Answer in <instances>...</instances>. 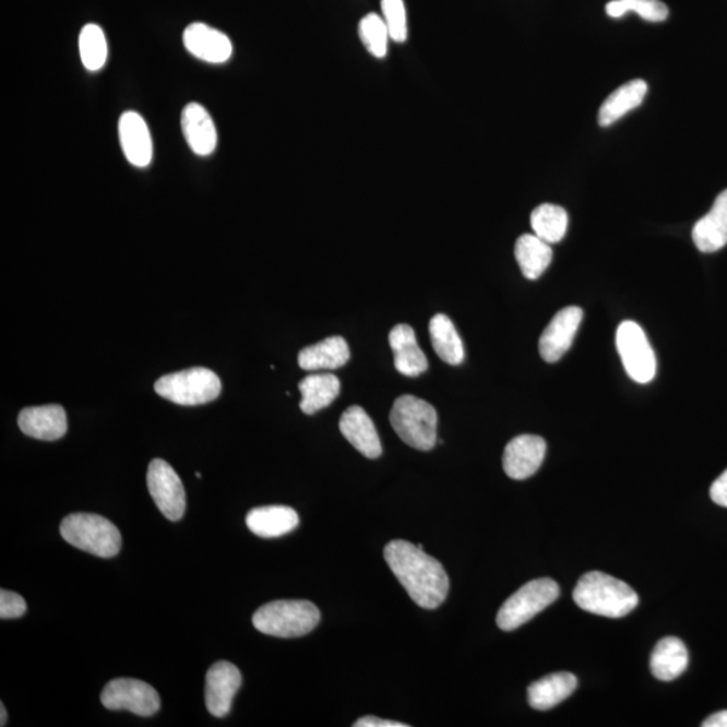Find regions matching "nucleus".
<instances>
[{
    "instance_id": "obj_1",
    "label": "nucleus",
    "mask_w": 727,
    "mask_h": 727,
    "mask_svg": "<svg viewBox=\"0 0 727 727\" xmlns=\"http://www.w3.org/2000/svg\"><path fill=\"white\" fill-rule=\"evenodd\" d=\"M384 558L408 596L420 608L436 609L446 599L450 588L446 571L437 559L427 556L422 546L392 540L384 548Z\"/></svg>"
},
{
    "instance_id": "obj_2",
    "label": "nucleus",
    "mask_w": 727,
    "mask_h": 727,
    "mask_svg": "<svg viewBox=\"0 0 727 727\" xmlns=\"http://www.w3.org/2000/svg\"><path fill=\"white\" fill-rule=\"evenodd\" d=\"M573 598L582 610L609 619H621L639 604L637 593L631 586L601 571H591L582 576Z\"/></svg>"
},
{
    "instance_id": "obj_3",
    "label": "nucleus",
    "mask_w": 727,
    "mask_h": 727,
    "mask_svg": "<svg viewBox=\"0 0 727 727\" xmlns=\"http://www.w3.org/2000/svg\"><path fill=\"white\" fill-rule=\"evenodd\" d=\"M321 613L313 603L283 599L259 608L252 617L253 627L269 636L301 637L319 625Z\"/></svg>"
},
{
    "instance_id": "obj_4",
    "label": "nucleus",
    "mask_w": 727,
    "mask_h": 727,
    "mask_svg": "<svg viewBox=\"0 0 727 727\" xmlns=\"http://www.w3.org/2000/svg\"><path fill=\"white\" fill-rule=\"evenodd\" d=\"M390 420L396 434L408 446L420 452H430L436 448L438 414L430 403L413 395L397 397Z\"/></svg>"
},
{
    "instance_id": "obj_5",
    "label": "nucleus",
    "mask_w": 727,
    "mask_h": 727,
    "mask_svg": "<svg viewBox=\"0 0 727 727\" xmlns=\"http://www.w3.org/2000/svg\"><path fill=\"white\" fill-rule=\"evenodd\" d=\"M60 533L69 545L95 557L112 558L120 551L117 525L94 513H72L63 519Z\"/></svg>"
},
{
    "instance_id": "obj_6",
    "label": "nucleus",
    "mask_w": 727,
    "mask_h": 727,
    "mask_svg": "<svg viewBox=\"0 0 727 727\" xmlns=\"http://www.w3.org/2000/svg\"><path fill=\"white\" fill-rule=\"evenodd\" d=\"M157 394L180 406H199L217 400L222 382L217 374L206 368H190L187 371L165 374L154 386Z\"/></svg>"
},
{
    "instance_id": "obj_7",
    "label": "nucleus",
    "mask_w": 727,
    "mask_h": 727,
    "mask_svg": "<svg viewBox=\"0 0 727 727\" xmlns=\"http://www.w3.org/2000/svg\"><path fill=\"white\" fill-rule=\"evenodd\" d=\"M558 597L559 586L556 581L548 579L529 581L506 599L496 621L503 631H515L556 603Z\"/></svg>"
},
{
    "instance_id": "obj_8",
    "label": "nucleus",
    "mask_w": 727,
    "mask_h": 727,
    "mask_svg": "<svg viewBox=\"0 0 727 727\" xmlns=\"http://www.w3.org/2000/svg\"><path fill=\"white\" fill-rule=\"evenodd\" d=\"M616 345L629 378L640 384L651 383L656 374V357L642 326L634 321L622 322Z\"/></svg>"
},
{
    "instance_id": "obj_9",
    "label": "nucleus",
    "mask_w": 727,
    "mask_h": 727,
    "mask_svg": "<svg viewBox=\"0 0 727 727\" xmlns=\"http://www.w3.org/2000/svg\"><path fill=\"white\" fill-rule=\"evenodd\" d=\"M102 703L108 710H127V712L152 717L160 707L157 690L142 680L119 678L109 682L102 692Z\"/></svg>"
},
{
    "instance_id": "obj_10",
    "label": "nucleus",
    "mask_w": 727,
    "mask_h": 727,
    "mask_svg": "<svg viewBox=\"0 0 727 727\" xmlns=\"http://www.w3.org/2000/svg\"><path fill=\"white\" fill-rule=\"evenodd\" d=\"M147 487L159 511L171 522L181 521L187 510V493L181 478L164 460H153L148 465Z\"/></svg>"
},
{
    "instance_id": "obj_11",
    "label": "nucleus",
    "mask_w": 727,
    "mask_h": 727,
    "mask_svg": "<svg viewBox=\"0 0 727 727\" xmlns=\"http://www.w3.org/2000/svg\"><path fill=\"white\" fill-rule=\"evenodd\" d=\"M584 319V311L576 306H570L558 311L552 321L548 323L539 342L541 359L547 362H557L562 359L565 351L573 345L574 337Z\"/></svg>"
},
{
    "instance_id": "obj_12",
    "label": "nucleus",
    "mask_w": 727,
    "mask_h": 727,
    "mask_svg": "<svg viewBox=\"0 0 727 727\" xmlns=\"http://www.w3.org/2000/svg\"><path fill=\"white\" fill-rule=\"evenodd\" d=\"M242 682L239 668L229 662H218L206 674L205 702L207 712L217 718L228 715L234 698Z\"/></svg>"
},
{
    "instance_id": "obj_13",
    "label": "nucleus",
    "mask_w": 727,
    "mask_h": 727,
    "mask_svg": "<svg viewBox=\"0 0 727 727\" xmlns=\"http://www.w3.org/2000/svg\"><path fill=\"white\" fill-rule=\"evenodd\" d=\"M547 444L538 436H519L506 444L503 455V467L508 477L513 480H525L534 476L544 464Z\"/></svg>"
},
{
    "instance_id": "obj_14",
    "label": "nucleus",
    "mask_w": 727,
    "mask_h": 727,
    "mask_svg": "<svg viewBox=\"0 0 727 727\" xmlns=\"http://www.w3.org/2000/svg\"><path fill=\"white\" fill-rule=\"evenodd\" d=\"M183 45L190 55L211 63L227 62L234 53L230 39L205 23H192L184 28Z\"/></svg>"
},
{
    "instance_id": "obj_15",
    "label": "nucleus",
    "mask_w": 727,
    "mask_h": 727,
    "mask_svg": "<svg viewBox=\"0 0 727 727\" xmlns=\"http://www.w3.org/2000/svg\"><path fill=\"white\" fill-rule=\"evenodd\" d=\"M19 425L23 434L39 441L60 440L68 431L67 413L59 404L22 409Z\"/></svg>"
},
{
    "instance_id": "obj_16",
    "label": "nucleus",
    "mask_w": 727,
    "mask_h": 727,
    "mask_svg": "<svg viewBox=\"0 0 727 727\" xmlns=\"http://www.w3.org/2000/svg\"><path fill=\"white\" fill-rule=\"evenodd\" d=\"M339 431L364 457L374 460L382 455L383 448L377 427L362 407L346 408L339 418Z\"/></svg>"
},
{
    "instance_id": "obj_17",
    "label": "nucleus",
    "mask_w": 727,
    "mask_h": 727,
    "mask_svg": "<svg viewBox=\"0 0 727 727\" xmlns=\"http://www.w3.org/2000/svg\"><path fill=\"white\" fill-rule=\"evenodd\" d=\"M119 140L131 165L146 167L153 159V141L146 121L136 112H126L119 120Z\"/></svg>"
},
{
    "instance_id": "obj_18",
    "label": "nucleus",
    "mask_w": 727,
    "mask_h": 727,
    "mask_svg": "<svg viewBox=\"0 0 727 727\" xmlns=\"http://www.w3.org/2000/svg\"><path fill=\"white\" fill-rule=\"evenodd\" d=\"M181 126L184 140L194 154L206 157L215 152L217 131L210 112L199 103H190L183 108Z\"/></svg>"
},
{
    "instance_id": "obj_19",
    "label": "nucleus",
    "mask_w": 727,
    "mask_h": 727,
    "mask_svg": "<svg viewBox=\"0 0 727 727\" xmlns=\"http://www.w3.org/2000/svg\"><path fill=\"white\" fill-rule=\"evenodd\" d=\"M390 345L394 351L396 371L408 378H417L429 368V361L420 349L414 329L401 323L390 333Z\"/></svg>"
},
{
    "instance_id": "obj_20",
    "label": "nucleus",
    "mask_w": 727,
    "mask_h": 727,
    "mask_svg": "<svg viewBox=\"0 0 727 727\" xmlns=\"http://www.w3.org/2000/svg\"><path fill=\"white\" fill-rule=\"evenodd\" d=\"M692 240L703 253L717 252L727 245V189L714 201L707 215L694 225Z\"/></svg>"
},
{
    "instance_id": "obj_21",
    "label": "nucleus",
    "mask_w": 727,
    "mask_h": 727,
    "mask_svg": "<svg viewBox=\"0 0 727 727\" xmlns=\"http://www.w3.org/2000/svg\"><path fill=\"white\" fill-rule=\"evenodd\" d=\"M247 527L259 538L273 539L291 533L299 524V516L290 506L269 505L253 508L246 517Z\"/></svg>"
},
{
    "instance_id": "obj_22",
    "label": "nucleus",
    "mask_w": 727,
    "mask_h": 727,
    "mask_svg": "<svg viewBox=\"0 0 727 727\" xmlns=\"http://www.w3.org/2000/svg\"><path fill=\"white\" fill-rule=\"evenodd\" d=\"M579 680L570 672H557L536 680L528 687L527 696L529 706L546 712L562 703L573 694Z\"/></svg>"
},
{
    "instance_id": "obj_23",
    "label": "nucleus",
    "mask_w": 727,
    "mask_h": 727,
    "mask_svg": "<svg viewBox=\"0 0 727 727\" xmlns=\"http://www.w3.org/2000/svg\"><path fill=\"white\" fill-rule=\"evenodd\" d=\"M648 84L644 80L628 81L608 96L598 112V123L601 127L615 124L617 120L625 117L628 112L642 106Z\"/></svg>"
},
{
    "instance_id": "obj_24",
    "label": "nucleus",
    "mask_w": 727,
    "mask_h": 727,
    "mask_svg": "<svg viewBox=\"0 0 727 727\" xmlns=\"http://www.w3.org/2000/svg\"><path fill=\"white\" fill-rule=\"evenodd\" d=\"M689 651L682 640L665 637L656 644L651 656V671L656 679L671 682L682 675L689 667Z\"/></svg>"
},
{
    "instance_id": "obj_25",
    "label": "nucleus",
    "mask_w": 727,
    "mask_h": 727,
    "mask_svg": "<svg viewBox=\"0 0 727 727\" xmlns=\"http://www.w3.org/2000/svg\"><path fill=\"white\" fill-rule=\"evenodd\" d=\"M349 357L348 344L343 337L334 336L302 349L298 356V364L305 371L337 369L344 367Z\"/></svg>"
},
{
    "instance_id": "obj_26",
    "label": "nucleus",
    "mask_w": 727,
    "mask_h": 727,
    "mask_svg": "<svg viewBox=\"0 0 727 727\" xmlns=\"http://www.w3.org/2000/svg\"><path fill=\"white\" fill-rule=\"evenodd\" d=\"M299 391L302 394V412L313 415L331 406L342 391V383L331 373L310 374L299 383Z\"/></svg>"
},
{
    "instance_id": "obj_27",
    "label": "nucleus",
    "mask_w": 727,
    "mask_h": 727,
    "mask_svg": "<svg viewBox=\"0 0 727 727\" xmlns=\"http://www.w3.org/2000/svg\"><path fill=\"white\" fill-rule=\"evenodd\" d=\"M515 257L524 278L539 279L552 261V250L548 242L536 235L525 234L517 239Z\"/></svg>"
},
{
    "instance_id": "obj_28",
    "label": "nucleus",
    "mask_w": 727,
    "mask_h": 727,
    "mask_svg": "<svg viewBox=\"0 0 727 727\" xmlns=\"http://www.w3.org/2000/svg\"><path fill=\"white\" fill-rule=\"evenodd\" d=\"M432 348L441 360L450 366H460L465 359L463 339L448 315L432 317L429 325Z\"/></svg>"
},
{
    "instance_id": "obj_29",
    "label": "nucleus",
    "mask_w": 727,
    "mask_h": 727,
    "mask_svg": "<svg viewBox=\"0 0 727 727\" xmlns=\"http://www.w3.org/2000/svg\"><path fill=\"white\" fill-rule=\"evenodd\" d=\"M531 227H533L535 235L548 245L559 242L568 233V212L558 205H540L531 215Z\"/></svg>"
},
{
    "instance_id": "obj_30",
    "label": "nucleus",
    "mask_w": 727,
    "mask_h": 727,
    "mask_svg": "<svg viewBox=\"0 0 727 727\" xmlns=\"http://www.w3.org/2000/svg\"><path fill=\"white\" fill-rule=\"evenodd\" d=\"M80 56L91 72L99 71L107 61V40L102 28L94 23L84 26L79 38Z\"/></svg>"
},
{
    "instance_id": "obj_31",
    "label": "nucleus",
    "mask_w": 727,
    "mask_h": 727,
    "mask_svg": "<svg viewBox=\"0 0 727 727\" xmlns=\"http://www.w3.org/2000/svg\"><path fill=\"white\" fill-rule=\"evenodd\" d=\"M605 10L611 19H621L629 11H634L648 22H665L669 14L666 3L662 0H611Z\"/></svg>"
},
{
    "instance_id": "obj_32",
    "label": "nucleus",
    "mask_w": 727,
    "mask_h": 727,
    "mask_svg": "<svg viewBox=\"0 0 727 727\" xmlns=\"http://www.w3.org/2000/svg\"><path fill=\"white\" fill-rule=\"evenodd\" d=\"M359 36L369 53L377 59H384L391 37L382 16L378 14L364 16L359 25Z\"/></svg>"
},
{
    "instance_id": "obj_33",
    "label": "nucleus",
    "mask_w": 727,
    "mask_h": 727,
    "mask_svg": "<svg viewBox=\"0 0 727 727\" xmlns=\"http://www.w3.org/2000/svg\"><path fill=\"white\" fill-rule=\"evenodd\" d=\"M382 11L391 39L404 43L407 39V14L403 0H382Z\"/></svg>"
},
{
    "instance_id": "obj_34",
    "label": "nucleus",
    "mask_w": 727,
    "mask_h": 727,
    "mask_svg": "<svg viewBox=\"0 0 727 727\" xmlns=\"http://www.w3.org/2000/svg\"><path fill=\"white\" fill-rule=\"evenodd\" d=\"M27 605L20 594L2 591L0 592V617L3 620L19 619L26 613Z\"/></svg>"
},
{
    "instance_id": "obj_35",
    "label": "nucleus",
    "mask_w": 727,
    "mask_h": 727,
    "mask_svg": "<svg viewBox=\"0 0 727 727\" xmlns=\"http://www.w3.org/2000/svg\"><path fill=\"white\" fill-rule=\"evenodd\" d=\"M710 498L715 504L727 508V469L713 482Z\"/></svg>"
},
{
    "instance_id": "obj_36",
    "label": "nucleus",
    "mask_w": 727,
    "mask_h": 727,
    "mask_svg": "<svg viewBox=\"0 0 727 727\" xmlns=\"http://www.w3.org/2000/svg\"><path fill=\"white\" fill-rule=\"evenodd\" d=\"M355 727H408L407 724L396 723V720H386L378 717H362L354 725Z\"/></svg>"
},
{
    "instance_id": "obj_37",
    "label": "nucleus",
    "mask_w": 727,
    "mask_h": 727,
    "mask_svg": "<svg viewBox=\"0 0 727 727\" xmlns=\"http://www.w3.org/2000/svg\"><path fill=\"white\" fill-rule=\"evenodd\" d=\"M703 727H727V710H724V712H718L713 715H710V717L705 720V723L702 724Z\"/></svg>"
},
{
    "instance_id": "obj_38",
    "label": "nucleus",
    "mask_w": 727,
    "mask_h": 727,
    "mask_svg": "<svg viewBox=\"0 0 727 727\" xmlns=\"http://www.w3.org/2000/svg\"><path fill=\"white\" fill-rule=\"evenodd\" d=\"M0 715H2V718H0V726H5V724H8V712H5L3 703L0 705Z\"/></svg>"
},
{
    "instance_id": "obj_39",
    "label": "nucleus",
    "mask_w": 727,
    "mask_h": 727,
    "mask_svg": "<svg viewBox=\"0 0 727 727\" xmlns=\"http://www.w3.org/2000/svg\"><path fill=\"white\" fill-rule=\"evenodd\" d=\"M195 477L201 478V473H195Z\"/></svg>"
}]
</instances>
